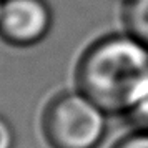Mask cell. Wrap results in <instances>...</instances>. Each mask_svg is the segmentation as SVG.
Here are the masks:
<instances>
[{
	"label": "cell",
	"instance_id": "6da1fadb",
	"mask_svg": "<svg viewBox=\"0 0 148 148\" xmlns=\"http://www.w3.org/2000/svg\"><path fill=\"white\" fill-rule=\"evenodd\" d=\"M77 88L107 115H130L148 92V48L130 34L105 35L82 53Z\"/></svg>",
	"mask_w": 148,
	"mask_h": 148
},
{
	"label": "cell",
	"instance_id": "7a4b0ae2",
	"mask_svg": "<svg viewBox=\"0 0 148 148\" xmlns=\"http://www.w3.org/2000/svg\"><path fill=\"white\" fill-rule=\"evenodd\" d=\"M42 132L50 148H98L107 135V113L80 90L62 92L43 110Z\"/></svg>",
	"mask_w": 148,
	"mask_h": 148
},
{
	"label": "cell",
	"instance_id": "3957f363",
	"mask_svg": "<svg viewBox=\"0 0 148 148\" xmlns=\"http://www.w3.org/2000/svg\"><path fill=\"white\" fill-rule=\"evenodd\" d=\"M53 25L47 0H3L0 12V38L14 47L40 43Z\"/></svg>",
	"mask_w": 148,
	"mask_h": 148
},
{
	"label": "cell",
	"instance_id": "277c9868",
	"mask_svg": "<svg viewBox=\"0 0 148 148\" xmlns=\"http://www.w3.org/2000/svg\"><path fill=\"white\" fill-rule=\"evenodd\" d=\"M121 15L127 34L148 48V0H125Z\"/></svg>",
	"mask_w": 148,
	"mask_h": 148
},
{
	"label": "cell",
	"instance_id": "5b68a950",
	"mask_svg": "<svg viewBox=\"0 0 148 148\" xmlns=\"http://www.w3.org/2000/svg\"><path fill=\"white\" fill-rule=\"evenodd\" d=\"M112 148H148V130H135L121 136Z\"/></svg>",
	"mask_w": 148,
	"mask_h": 148
},
{
	"label": "cell",
	"instance_id": "8992f818",
	"mask_svg": "<svg viewBox=\"0 0 148 148\" xmlns=\"http://www.w3.org/2000/svg\"><path fill=\"white\" fill-rule=\"evenodd\" d=\"M130 121L135 125L136 130H148V92L141 98V101L130 112Z\"/></svg>",
	"mask_w": 148,
	"mask_h": 148
},
{
	"label": "cell",
	"instance_id": "52a82bcc",
	"mask_svg": "<svg viewBox=\"0 0 148 148\" xmlns=\"http://www.w3.org/2000/svg\"><path fill=\"white\" fill-rule=\"evenodd\" d=\"M15 130L10 121L0 115V148H15Z\"/></svg>",
	"mask_w": 148,
	"mask_h": 148
},
{
	"label": "cell",
	"instance_id": "ba28073f",
	"mask_svg": "<svg viewBox=\"0 0 148 148\" xmlns=\"http://www.w3.org/2000/svg\"><path fill=\"white\" fill-rule=\"evenodd\" d=\"M2 3H3V0H0V12H2Z\"/></svg>",
	"mask_w": 148,
	"mask_h": 148
}]
</instances>
